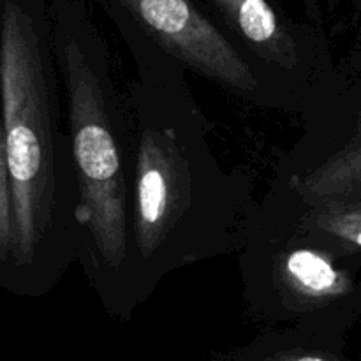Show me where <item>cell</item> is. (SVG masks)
<instances>
[{
	"mask_svg": "<svg viewBox=\"0 0 361 361\" xmlns=\"http://www.w3.org/2000/svg\"><path fill=\"white\" fill-rule=\"evenodd\" d=\"M13 190H11L9 164H7L2 111H0V279L7 286L11 281V264H13Z\"/></svg>",
	"mask_w": 361,
	"mask_h": 361,
	"instance_id": "8",
	"label": "cell"
},
{
	"mask_svg": "<svg viewBox=\"0 0 361 361\" xmlns=\"http://www.w3.org/2000/svg\"><path fill=\"white\" fill-rule=\"evenodd\" d=\"M134 74L123 85L130 133L127 286L137 310L166 277L236 254L257 201L243 171L215 155L187 71L126 35Z\"/></svg>",
	"mask_w": 361,
	"mask_h": 361,
	"instance_id": "1",
	"label": "cell"
},
{
	"mask_svg": "<svg viewBox=\"0 0 361 361\" xmlns=\"http://www.w3.org/2000/svg\"><path fill=\"white\" fill-rule=\"evenodd\" d=\"M348 254L310 229L295 197L271 183L236 250L247 316L264 331L312 337L358 289Z\"/></svg>",
	"mask_w": 361,
	"mask_h": 361,
	"instance_id": "4",
	"label": "cell"
},
{
	"mask_svg": "<svg viewBox=\"0 0 361 361\" xmlns=\"http://www.w3.org/2000/svg\"><path fill=\"white\" fill-rule=\"evenodd\" d=\"M0 111L13 190L9 289L44 296L78 263V185L49 0H0Z\"/></svg>",
	"mask_w": 361,
	"mask_h": 361,
	"instance_id": "2",
	"label": "cell"
},
{
	"mask_svg": "<svg viewBox=\"0 0 361 361\" xmlns=\"http://www.w3.org/2000/svg\"><path fill=\"white\" fill-rule=\"evenodd\" d=\"M122 37L148 42L187 73L264 111L303 115L298 102L259 69L196 0H97Z\"/></svg>",
	"mask_w": 361,
	"mask_h": 361,
	"instance_id": "5",
	"label": "cell"
},
{
	"mask_svg": "<svg viewBox=\"0 0 361 361\" xmlns=\"http://www.w3.org/2000/svg\"><path fill=\"white\" fill-rule=\"evenodd\" d=\"M207 2L222 30L298 102L303 115L314 111L323 87V53L317 35L291 20L277 0Z\"/></svg>",
	"mask_w": 361,
	"mask_h": 361,
	"instance_id": "6",
	"label": "cell"
},
{
	"mask_svg": "<svg viewBox=\"0 0 361 361\" xmlns=\"http://www.w3.org/2000/svg\"><path fill=\"white\" fill-rule=\"evenodd\" d=\"M298 210L310 229L335 245L351 254L361 250V194L316 204L298 203Z\"/></svg>",
	"mask_w": 361,
	"mask_h": 361,
	"instance_id": "7",
	"label": "cell"
},
{
	"mask_svg": "<svg viewBox=\"0 0 361 361\" xmlns=\"http://www.w3.org/2000/svg\"><path fill=\"white\" fill-rule=\"evenodd\" d=\"M49 20L78 185V263L104 312L129 323L136 309L126 271L130 133L123 87L108 41L81 0H49Z\"/></svg>",
	"mask_w": 361,
	"mask_h": 361,
	"instance_id": "3",
	"label": "cell"
}]
</instances>
